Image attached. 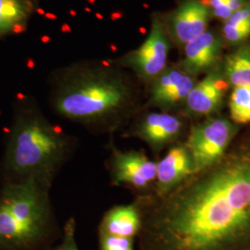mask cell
Masks as SVG:
<instances>
[{
  "mask_svg": "<svg viewBox=\"0 0 250 250\" xmlns=\"http://www.w3.org/2000/svg\"><path fill=\"white\" fill-rule=\"evenodd\" d=\"M139 202L145 250H250V141Z\"/></svg>",
  "mask_w": 250,
  "mask_h": 250,
  "instance_id": "cell-1",
  "label": "cell"
},
{
  "mask_svg": "<svg viewBox=\"0 0 250 250\" xmlns=\"http://www.w3.org/2000/svg\"><path fill=\"white\" fill-rule=\"evenodd\" d=\"M51 101L61 116L91 129L112 132L130 116L133 85L112 60L82 63L57 75Z\"/></svg>",
  "mask_w": 250,
  "mask_h": 250,
  "instance_id": "cell-2",
  "label": "cell"
},
{
  "mask_svg": "<svg viewBox=\"0 0 250 250\" xmlns=\"http://www.w3.org/2000/svg\"><path fill=\"white\" fill-rule=\"evenodd\" d=\"M72 148L70 136L52 125L41 111L31 109L20 117L14 127L8 163L11 170L25 179L51 185Z\"/></svg>",
  "mask_w": 250,
  "mask_h": 250,
  "instance_id": "cell-3",
  "label": "cell"
},
{
  "mask_svg": "<svg viewBox=\"0 0 250 250\" xmlns=\"http://www.w3.org/2000/svg\"><path fill=\"white\" fill-rule=\"evenodd\" d=\"M238 132V126L223 117H210L193 125L186 146L192 157L195 173L220 161Z\"/></svg>",
  "mask_w": 250,
  "mask_h": 250,
  "instance_id": "cell-4",
  "label": "cell"
},
{
  "mask_svg": "<svg viewBox=\"0 0 250 250\" xmlns=\"http://www.w3.org/2000/svg\"><path fill=\"white\" fill-rule=\"evenodd\" d=\"M171 40L165 20L159 15L152 18L149 34L143 44L112 62L123 69H129L138 79L150 83L168 67Z\"/></svg>",
  "mask_w": 250,
  "mask_h": 250,
  "instance_id": "cell-5",
  "label": "cell"
},
{
  "mask_svg": "<svg viewBox=\"0 0 250 250\" xmlns=\"http://www.w3.org/2000/svg\"><path fill=\"white\" fill-rule=\"evenodd\" d=\"M109 167L112 184L117 187L127 186L146 191L155 185L157 162L143 151H121L112 146Z\"/></svg>",
  "mask_w": 250,
  "mask_h": 250,
  "instance_id": "cell-6",
  "label": "cell"
},
{
  "mask_svg": "<svg viewBox=\"0 0 250 250\" xmlns=\"http://www.w3.org/2000/svg\"><path fill=\"white\" fill-rule=\"evenodd\" d=\"M197 82L179 66H168L150 83L148 106L165 112L183 106Z\"/></svg>",
  "mask_w": 250,
  "mask_h": 250,
  "instance_id": "cell-7",
  "label": "cell"
},
{
  "mask_svg": "<svg viewBox=\"0 0 250 250\" xmlns=\"http://www.w3.org/2000/svg\"><path fill=\"white\" fill-rule=\"evenodd\" d=\"M211 18L209 9L200 0H182L165 24L171 42L184 47L208 29Z\"/></svg>",
  "mask_w": 250,
  "mask_h": 250,
  "instance_id": "cell-8",
  "label": "cell"
},
{
  "mask_svg": "<svg viewBox=\"0 0 250 250\" xmlns=\"http://www.w3.org/2000/svg\"><path fill=\"white\" fill-rule=\"evenodd\" d=\"M184 130V122L169 112H149L141 117L129 132L147 144L153 151L160 152L178 140Z\"/></svg>",
  "mask_w": 250,
  "mask_h": 250,
  "instance_id": "cell-9",
  "label": "cell"
},
{
  "mask_svg": "<svg viewBox=\"0 0 250 250\" xmlns=\"http://www.w3.org/2000/svg\"><path fill=\"white\" fill-rule=\"evenodd\" d=\"M224 39L217 32L208 29L184 45V57L178 66L196 76L208 73L220 67Z\"/></svg>",
  "mask_w": 250,
  "mask_h": 250,
  "instance_id": "cell-10",
  "label": "cell"
},
{
  "mask_svg": "<svg viewBox=\"0 0 250 250\" xmlns=\"http://www.w3.org/2000/svg\"><path fill=\"white\" fill-rule=\"evenodd\" d=\"M229 84L225 80L221 66L197 81L184 103L185 113L191 117L209 116L224 102Z\"/></svg>",
  "mask_w": 250,
  "mask_h": 250,
  "instance_id": "cell-11",
  "label": "cell"
},
{
  "mask_svg": "<svg viewBox=\"0 0 250 250\" xmlns=\"http://www.w3.org/2000/svg\"><path fill=\"white\" fill-rule=\"evenodd\" d=\"M194 173V163L186 144L173 145L161 161L157 162L156 196L168 195Z\"/></svg>",
  "mask_w": 250,
  "mask_h": 250,
  "instance_id": "cell-12",
  "label": "cell"
},
{
  "mask_svg": "<svg viewBox=\"0 0 250 250\" xmlns=\"http://www.w3.org/2000/svg\"><path fill=\"white\" fill-rule=\"evenodd\" d=\"M142 228V210L139 199L133 204L116 206L104 216L99 232L134 238Z\"/></svg>",
  "mask_w": 250,
  "mask_h": 250,
  "instance_id": "cell-13",
  "label": "cell"
},
{
  "mask_svg": "<svg viewBox=\"0 0 250 250\" xmlns=\"http://www.w3.org/2000/svg\"><path fill=\"white\" fill-rule=\"evenodd\" d=\"M34 10L33 0H0V36L25 30Z\"/></svg>",
  "mask_w": 250,
  "mask_h": 250,
  "instance_id": "cell-14",
  "label": "cell"
},
{
  "mask_svg": "<svg viewBox=\"0 0 250 250\" xmlns=\"http://www.w3.org/2000/svg\"><path fill=\"white\" fill-rule=\"evenodd\" d=\"M224 78L230 87L250 85V41L237 46L221 64Z\"/></svg>",
  "mask_w": 250,
  "mask_h": 250,
  "instance_id": "cell-15",
  "label": "cell"
},
{
  "mask_svg": "<svg viewBox=\"0 0 250 250\" xmlns=\"http://www.w3.org/2000/svg\"><path fill=\"white\" fill-rule=\"evenodd\" d=\"M229 109L231 121L235 125L250 123V85L232 88Z\"/></svg>",
  "mask_w": 250,
  "mask_h": 250,
  "instance_id": "cell-16",
  "label": "cell"
},
{
  "mask_svg": "<svg viewBox=\"0 0 250 250\" xmlns=\"http://www.w3.org/2000/svg\"><path fill=\"white\" fill-rule=\"evenodd\" d=\"M208 9L211 16L223 22L246 5L250 0H200Z\"/></svg>",
  "mask_w": 250,
  "mask_h": 250,
  "instance_id": "cell-17",
  "label": "cell"
},
{
  "mask_svg": "<svg viewBox=\"0 0 250 250\" xmlns=\"http://www.w3.org/2000/svg\"><path fill=\"white\" fill-rule=\"evenodd\" d=\"M221 36L224 39V44L237 47L249 41L250 23L230 24L224 22Z\"/></svg>",
  "mask_w": 250,
  "mask_h": 250,
  "instance_id": "cell-18",
  "label": "cell"
},
{
  "mask_svg": "<svg viewBox=\"0 0 250 250\" xmlns=\"http://www.w3.org/2000/svg\"><path fill=\"white\" fill-rule=\"evenodd\" d=\"M101 250H134V238L99 232Z\"/></svg>",
  "mask_w": 250,
  "mask_h": 250,
  "instance_id": "cell-19",
  "label": "cell"
},
{
  "mask_svg": "<svg viewBox=\"0 0 250 250\" xmlns=\"http://www.w3.org/2000/svg\"><path fill=\"white\" fill-rule=\"evenodd\" d=\"M57 250H79L75 241V223L73 219H70L65 225L62 244Z\"/></svg>",
  "mask_w": 250,
  "mask_h": 250,
  "instance_id": "cell-20",
  "label": "cell"
}]
</instances>
